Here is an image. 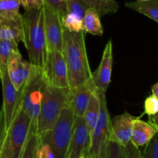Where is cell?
Masks as SVG:
<instances>
[{"label":"cell","mask_w":158,"mask_h":158,"mask_svg":"<svg viewBox=\"0 0 158 158\" xmlns=\"http://www.w3.org/2000/svg\"><path fill=\"white\" fill-rule=\"evenodd\" d=\"M63 53L67 67L68 87L74 89L92 77L85 43V32L64 30Z\"/></svg>","instance_id":"cell-1"},{"label":"cell","mask_w":158,"mask_h":158,"mask_svg":"<svg viewBox=\"0 0 158 158\" xmlns=\"http://www.w3.org/2000/svg\"><path fill=\"white\" fill-rule=\"evenodd\" d=\"M23 43L27 50L29 62L44 70L48 58L47 41L44 27L43 8L29 9L22 15Z\"/></svg>","instance_id":"cell-2"},{"label":"cell","mask_w":158,"mask_h":158,"mask_svg":"<svg viewBox=\"0 0 158 158\" xmlns=\"http://www.w3.org/2000/svg\"><path fill=\"white\" fill-rule=\"evenodd\" d=\"M68 93L69 88L56 87L46 83L37 122L38 135L52 131L63 109L67 105Z\"/></svg>","instance_id":"cell-3"},{"label":"cell","mask_w":158,"mask_h":158,"mask_svg":"<svg viewBox=\"0 0 158 158\" xmlns=\"http://www.w3.org/2000/svg\"><path fill=\"white\" fill-rule=\"evenodd\" d=\"M75 117L68 106L62 110L60 117L52 131L48 132L49 146V158H66Z\"/></svg>","instance_id":"cell-4"},{"label":"cell","mask_w":158,"mask_h":158,"mask_svg":"<svg viewBox=\"0 0 158 158\" xmlns=\"http://www.w3.org/2000/svg\"><path fill=\"white\" fill-rule=\"evenodd\" d=\"M43 71L35 75L19 91L18 106L32 120V124L37 128L39 115L41 107L45 87L46 85Z\"/></svg>","instance_id":"cell-5"},{"label":"cell","mask_w":158,"mask_h":158,"mask_svg":"<svg viewBox=\"0 0 158 158\" xmlns=\"http://www.w3.org/2000/svg\"><path fill=\"white\" fill-rule=\"evenodd\" d=\"M110 117L108 112L106 95L100 96V114L98 122L89 137L88 158H103L109 140Z\"/></svg>","instance_id":"cell-6"},{"label":"cell","mask_w":158,"mask_h":158,"mask_svg":"<svg viewBox=\"0 0 158 158\" xmlns=\"http://www.w3.org/2000/svg\"><path fill=\"white\" fill-rule=\"evenodd\" d=\"M42 71H43V69L32 65L30 62L23 60L20 52L12 54L8 61V76L11 83L19 92L29 80Z\"/></svg>","instance_id":"cell-7"},{"label":"cell","mask_w":158,"mask_h":158,"mask_svg":"<svg viewBox=\"0 0 158 158\" xmlns=\"http://www.w3.org/2000/svg\"><path fill=\"white\" fill-rule=\"evenodd\" d=\"M32 126L30 117L19 106L8 131L14 158H19Z\"/></svg>","instance_id":"cell-8"},{"label":"cell","mask_w":158,"mask_h":158,"mask_svg":"<svg viewBox=\"0 0 158 158\" xmlns=\"http://www.w3.org/2000/svg\"><path fill=\"white\" fill-rule=\"evenodd\" d=\"M43 75L48 84L56 87L69 88L67 67L63 52L49 51Z\"/></svg>","instance_id":"cell-9"},{"label":"cell","mask_w":158,"mask_h":158,"mask_svg":"<svg viewBox=\"0 0 158 158\" xmlns=\"http://www.w3.org/2000/svg\"><path fill=\"white\" fill-rule=\"evenodd\" d=\"M43 9L48 50L63 52L65 29L62 24L61 18L55 11L46 5L43 4Z\"/></svg>","instance_id":"cell-10"},{"label":"cell","mask_w":158,"mask_h":158,"mask_svg":"<svg viewBox=\"0 0 158 158\" xmlns=\"http://www.w3.org/2000/svg\"><path fill=\"white\" fill-rule=\"evenodd\" d=\"M89 135L83 117H75L70 144L66 158H80L82 155L88 157Z\"/></svg>","instance_id":"cell-11"},{"label":"cell","mask_w":158,"mask_h":158,"mask_svg":"<svg viewBox=\"0 0 158 158\" xmlns=\"http://www.w3.org/2000/svg\"><path fill=\"white\" fill-rule=\"evenodd\" d=\"M2 86L3 105L1 113L4 120L5 127L8 130L10 127L18 106L19 92L14 87L8 76L7 71L2 74L0 78Z\"/></svg>","instance_id":"cell-12"},{"label":"cell","mask_w":158,"mask_h":158,"mask_svg":"<svg viewBox=\"0 0 158 158\" xmlns=\"http://www.w3.org/2000/svg\"><path fill=\"white\" fill-rule=\"evenodd\" d=\"M113 67V43L109 40L105 46L101 62L97 70L92 73V80L100 94H106L111 81Z\"/></svg>","instance_id":"cell-13"},{"label":"cell","mask_w":158,"mask_h":158,"mask_svg":"<svg viewBox=\"0 0 158 158\" xmlns=\"http://www.w3.org/2000/svg\"><path fill=\"white\" fill-rule=\"evenodd\" d=\"M136 118L127 111L114 117L110 120L109 140L125 148L131 141L133 123Z\"/></svg>","instance_id":"cell-14"},{"label":"cell","mask_w":158,"mask_h":158,"mask_svg":"<svg viewBox=\"0 0 158 158\" xmlns=\"http://www.w3.org/2000/svg\"><path fill=\"white\" fill-rule=\"evenodd\" d=\"M95 89L92 77L78 87L69 89L66 106H69L74 117H83L91 94Z\"/></svg>","instance_id":"cell-15"},{"label":"cell","mask_w":158,"mask_h":158,"mask_svg":"<svg viewBox=\"0 0 158 158\" xmlns=\"http://www.w3.org/2000/svg\"><path fill=\"white\" fill-rule=\"evenodd\" d=\"M23 38L22 16L18 19L0 16V40L15 42L18 44L23 42Z\"/></svg>","instance_id":"cell-16"},{"label":"cell","mask_w":158,"mask_h":158,"mask_svg":"<svg viewBox=\"0 0 158 158\" xmlns=\"http://www.w3.org/2000/svg\"><path fill=\"white\" fill-rule=\"evenodd\" d=\"M157 132V130L151 123L137 117L133 123L131 141L138 148L145 146Z\"/></svg>","instance_id":"cell-17"},{"label":"cell","mask_w":158,"mask_h":158,"mask_svg":"<svg viewBox=\"0 0 158 158\" xmlns=\"http://www.w3.org/2000/svg\"><path fill=\"white\" fill-rule=\"evenodd\" d=\"M102 94H100L97 89H94L91 94L88 104L86 106L84 114L83 115V118L84 120L85 124L87 128L89 137L98 122L99 117L100 114V96Z\"/></svg>","instance_id":"cell-18"},{"label":"cell","mask_w":158,"mask_h":158,"mask_svg":"<svg viewBox=\"0 0 158 158\" xmlns=\"http://www.w3.org/2000/svg\"><path fill=\"white\" fill-rule=\"evenodd\" d=\"M82 22L85 33L87 32L94 35H103V29L100 21V15L95 9L89 8L86 10Z\"/></svg>","instance_id":"cell-19"},{"label":"cell","mask_w":158,"mask_h":158,"mask_svg":"<svg viewBox=\"0 0 158 158\" xmlns=\"http://www.w3.org/2000/svg\"><path fill=\"white\" fill-rule=\"evenodd\" d=\"M125 6L149 17L158 23V0L128 2L125 3Z\"/></svg>","instance_id":"cell-20"},{"label":"cell","mask_w":158,"mask_h":158,"mask_svg":"<svg viewBox=\"0 0 158 158\" xmlns=\"http://www.w3.org/2000/svg\"><path fill=\"white\" fill-rule=\"evenodd\" d=\"M89 8L95 9L100 15L115 13L119 9V4L114 0H83Z\"/></svg>","instance_id":"cell-21"},{"label":"cell","mask_w":158,"mask_h":158,"mask_svg":"<svg viewBox=\"0 0 158 158\" xmlns=\"http://www.w3.org/2000/svg\"><path fill=\"white\" fill-rule=\"evenodd\" d=\"M19 52L18 44L15 42L0 40V70L2 74L7 71L9 59L15 52Z\"/></svg>","instance_id":"cell-22"},{"label":"cell","mask_w":158,"mask_h":158,"mask_svg":"<svg viewBox=\"0 0 158 158\" xmlns=\"http://www.w3.org/2000/svg\"><path fill=\"white\" fill-rule=\"evenodd\" d=\"M21 0H0V16L9 19H18Z\"/></svg>","instance_id":"cell-23"},{"label":"cell","mask_w":158,"mask_h":158,"mask_svg":"<svg viewBox=\"0 0 158 158\" xmlns=\"http://www.w3.org/2000/svg\"><path fill=\"white\" fill-rule=\"evenodd\" d=\"M37 146L36 127L32 124L26 143L23 148L19 158H35Z\"/></svg>","instance_id":"cell-24"},{"label":"cell","mask_w":158,"mask_h":158,"mask_svg":"<svg viewBox=\"0 0 158 158\" xmlns=\"http://www.w3.org/2000/svg\"><path fill=\"white\" fill-rule=\"evenodd\" d=\"M61 21L65 30L74 32H79L83 31L82 19L77 15H74V14L66 13L61 19Z\"/></svg>","instance_id":"cell-25"},{"label":"cell","mask_w":158,"mask_h":158,"mask_svg":"<svg viewBox=\"0 0 158 158\" xmlns=\"http://www.w3.org/2000/svg\"><path fill=\"white\" fill-rule=\"evenodd\" d=\"M67 13H72L83 19L89 6L83 0H66Z\"/></svg>","instance_id":"cell-26"},{"label":"cell","mask_w":158,"mask_h":158,"mask_svg":"<svg viewBox=\"0 0 158 158\" xmlns=\"http://www.w3.org/2000/svg\"><path fill=\"white\" fill-rule=\"evenodd\" d=\"M103 158H127L124 147L117 142L109 140L106 144Z\"/></svg>","instance_id":"cell-27"},{"label":"cell","mask_w":158,"mask_h":158,"mask_svg":"<svg viewBox=\"0 0 158 158\" xmlns=\"http://www.w3.org/2000/svg\"><path fill=\"white\" fill-rule=\"evenodd\" d=\"M143 158H158V131L145 145Z\"/></svg>","instance_id":"cell-28"},{"label":"cell","mask_w":158,"mask_h":158,"mask_svg":"<svg viewBox=\"0 0 158 158\" xmlns=\"http://www.w3.org/2000/svg\"><path fill=\"white\" fill-rule=\"evenodd\" d=\"M43 2L55 11L61 19L67 13L66 0H43Z\"/></svg>","instance_id":"cell-29"},{"label":"cell","mask_w":158,"mask_h":158,"mask_svg":"<svg viewBox=\"0 0 158 158\" xmlns=\"http://www.w3.org/2000/svg\"><path fill=\"white\" fill-rule=\"evenodd\" d=\"M158 112V98L154 95H151L145 100L144 101V112L142 114L140 117L143 114L148 116H152ZM140 117H139L140 118Z\"/></svg>","instance_id":"cell-30"},{"label":"cell","mask_w":158,"mask_h":158,"mask_svg":"<svg viewBox=\"0 0 158 158\" xmlns=\"http://www.w3.org/2000/svg\"><path fill=\"white\" fill-rule=\"evenodd\" d=\"M43 0H21V6L25 11L29 9H40L43 8Z\"/></svg>","instance_id":"cell-31"},{"label":"cell","mask_w":158,"mask_h":158,"mask_svg":"<svg viewBox=\"0 0 158 158\" xmlns=\"http://www.w3.org/2000/svg\"><path fill=\"white\" fill-rule=\"evenodd\" d=\"M127 157V158H143L142 153L140 152V149L134 146L131 141L128 143V144L125 147Z\"/></svg>","instance_id":"cell-32"},{"label":"cell","mask_w":158,"mask_h":158,"mask_svg":"<svg viewBox=\"0 0 158 158\" xmlns=\"http://www.w3.org/2000/svg\"><path fill=\"white\" fill-rule=\"evenodd\" d=\"M149 123L158 131V112L154 115L149 116Z\"/></svg>","instance_id":"cell-33"},{"label":"cell","mask_w":158,"mask_h":158,"mask_svg":"<svg viewBox=\"0 0 158 158\" xmlns=\"http://www.w3.org/2000/svg\"><path fill=\"white\" fill-rule=\"evenodd\" d=\"M151 91H152V95L158 98V82L154 85H153L152 88H151Z\"/></svg>","instance_id":"cell-34"},{"label":"cell","mask_w":158,"mask_h":158,"mask_svg":"<svg viewBox=\"0 0 158 158\" xmlns=\"http://www.w3.org/2000/svg\"><path fill=\"white\" fill-rule=\"evenodd\" d=\"M80 158H88L87 157H86V155H82L81 156V157H80Z\"/></svg>","instance_id":"cell-35"},{"label":"cell","mask_w":158,"mask_h":158,"mask_svg":"<svg viewBox=\"0 0 158 158\" xmlns=\"http://www.w3.org/2000/svg\"><path fill=\"white\" fill-rule=\"evenodd\" d=\"M35 158H39V157H38V155H37V154H36V150H35Z\"/></svg>","instance_id":"cell-36"},{"label":"cell","mask_w":158,"mask_h":158,"mask_svg":"<svg viewBox=\"0 0 158 158\" xmlns=\"http://www.w3.org/2000/svg\"><path fill=\"white\" fill-rule=\"evenodd\" d=\"M136 1H140V2H145V1H148V0H136Z\"/></svg>","instance_id":"cell-37"},{"label":"cell","mask_w":158,"mask_h":158,"mask_svg":"<svg viewBox=\"0 0 158 158\" xmlns=\"http://www.w3.org/2000/svg\"><path fill=\"white\" fill-rule=\"evenodd\" d=\"M0 78H1V70H0Z\"/></svg>","instance_id":"cell-38"}]
</instances>
